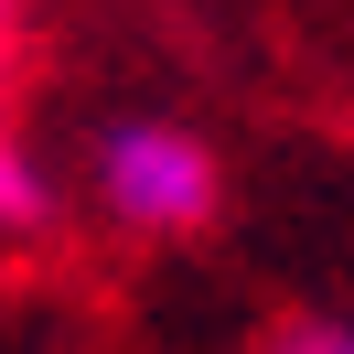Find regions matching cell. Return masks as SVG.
Here are the masks:
<instances>
[{
	"mask_svg": "<svg viewBox=\"0 0 354 354\" xmlns=\"http://www.w3.org/2000/svg\"><path fill=\"white\" fill-rule=\"evenodd\" d=\"M54 225V172L11 140V118H0V236H44Z\"/></svg>",
	"mask_w": 354,
	"mask_h": 354,
	"instance_id": "obj_2",
	"label": "cell"
},
{
	"mask_svg": "<svg viewBox=\"0 0 354 354\" xmlns=\"http://www.w3.org/2000/svg\"><path fill=\"white\" fill-rule=\"evenodd\" d=\"M86 183H97V215L140 247H204L236 204V172L225 151L194 129V118H161V108H129V118H97V151H86Z\"/></svg>",
	"mask_w": 354,
	"mask_h": 354,
	"instance_id": "obj_1",
	"label": "cell"
},
{
	"mask_svg": "<svg viewBox=\"0 0 354 354\" xmlns=\"http://www.w3.org/2000/svg\"><path fill=\"white\" fill-rule=\"evenodd\" d=\"M258 354H354V322L344 311H290V322L258 333Z\"/></svg>",
	"mask_w": 354,
	"mask_h": 354,
	"instance_id": "obj_3",
	"label": "cell"
},
{
	"mask_svg": "<svg viewBox=\"0 0 354 354\" xmlns=\"http://www.w3.org/2000/svg\"><path fill=\"white\" fill-rule=\"evenodd\" d=\"M0 54H11V0H0Z\"/></svg>",
	"mask_w": 354,
	"mask_h": 354,
	"instance_id": "obj_4",
	"label": "cell"
}]
</instances>
